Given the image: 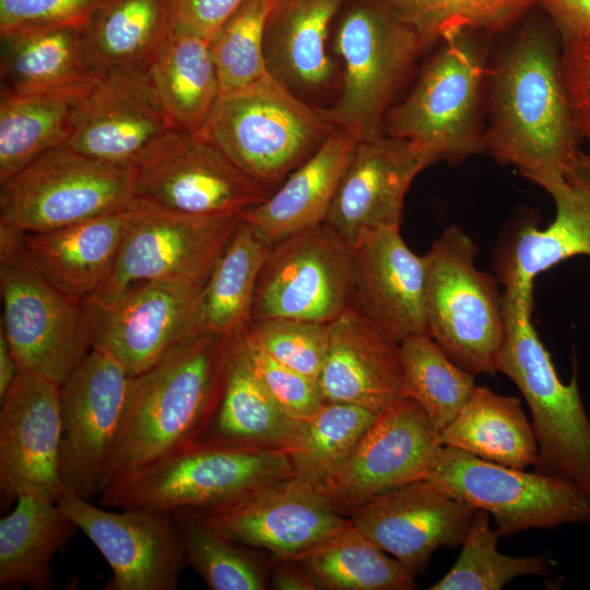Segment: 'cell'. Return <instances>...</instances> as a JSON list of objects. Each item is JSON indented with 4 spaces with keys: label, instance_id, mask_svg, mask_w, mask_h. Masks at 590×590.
<instances>
[{
    "label": "cell",
    "instance_id": "cell-1",
    "mask_svg": "<svg viewBox=\"0 0 590 590\" xmlns=\"http://www.w3.org/2000/svg\"><path fill=\"white\" fill-rule=\"evenodd\" d=\"M484 152L546 191L567 180L580 153L553 26L529 20L487 73Z\"/></svg>",
    "mask_w": 590,
    "mask_h": 590
},
{
    "label": "cell",
    "instance_id": "cell-49",
    "mask_svg": "<svg viewBox=\"0 0 590 590\" xmlns=\"http://www.w3.org/2000/svg\"><path fill=\"white\" fill-rule=\"evenodd\" d=\"M246 0H169L170 31L211 42Z\"/></svg>",
    "mask_w": 590,
    "mask_h": 590
},
{
    "label": "cell",
    "instance_id": "cell-16",
    "mask_svg": "<svg viewBox=\"0 0 590 590\" xmlns=\"http://www.w3.org/2000/svg\"><path fill=\"white\" fill-rule=\"evenodd\" d=\"M240 215L191 216L134 203L111 278L93 298L149 281H206Z\"/></svg>",
    "mask_w": 590,
    "mask_h": 590
},
{
    "label": "cell",
    "instance_id": "cell-30",
    "mask_svg": "<svg viewBox=\"0 0 590 590\" xmlns=\"http://www.w3.org/2000/svg\"><path fill=\"white\" fill-rule=\"evenodd\" d=\"M556 208L545 228H520L497 260L504 290L533 293L538 274L574 256L590 257V191L568 180L547 191Z\"/></svg>",
    "mask_w": 590,
    "mask_h": 590
},
{
    "label": "cell",
    "instance_id": "cell-7",
    "mask_svg": "<svg viewBox=\"0 0 590 590\" xmlns=\"http://www.w3.org/2000/svg\"><path fill=\"white\" fill-rule=\"evenodd\" d=\"M1 329L21 371L58 385L92 350L86 302L54 286L30 257L23 234L0 228Z\"/></svg>",
    "mask_w": 590,
    "mask_h": 590
},
{
    "label": "cell",
    "instance_id": "cell-17",
    "mask_svg": "<svg viewBox=\"0 0 590 590\" xmlns=\"http://www.w3.org/2000/svg\"><path fill=\"white\" fill-rule=\"evenodd\" d=\"M57 504L111 569L106 590H175L187 566L172 511L110 509L64 491Z\"/></svg>",
    "mask_w": 590,
    "mask_h": 590
},
{
    "label": "cell",
    "instance_id": "cell-11",
    "mask_svg": "<svg viewBox=\"0 0 590 590\" xmlns=\"http://www.w3.org/2000/svg\"><path fill=\"white\" fill-rule=\"evenodd\" d=\"M424 479L487 511L499 536L528 529L590 524V497L573 484L536 471L493 463L456 448L438 446Z\"/></svg>",
    "mask_w": 590,
    "mask_h": 590
},
{
    "label": "cell",
    "instance_id": "cell-33",
    "mask_svg": "<svg viewBox=\"0 0 590 590\" xmlns=\"http://www.w3.org/2000/svg\"><path fill=\"white\" fill-rule=\"evenodd\" d=\"M437 445L516 469L534 467L539 450L520 399L476 385L453 421L438 432Z\"/></svg>",
    "mask_w": 590,
    "mask_h": 590
},
{
    "label": "cell",
    "instance_id": "cell-10",
    "mask_svg": "<svg viewBox=\"0 0 590 590\" xmlns=\"http://www.w3.org/2000/svg\"><path fill=\"white\" fill-rule=\"evenodd\" d=\"M133 203L132 166L99 161L64 144L0 184V228L49 232Z\"/></svg>",
    "mask_w": 590,
    "mask_h": 590
},
{
    "label": "cell",
    "instance_id": "cell-41",
    "mask_svg": "<svg viewBox=\"0 0 590 590\" xmlns=\"http://www.w3.org/2000/svg\"><path fill=\"white\" fill-rule=\"evenodd\" d=\"M400 357L409 397L421 404L440 432L470 398L475 376L457 365L428 334L403 340Z\"/></svg>",
    "mask_w": 590,
    "mask_h": 590
},
{
    "label": "cell",
    "instance_id": "cell-2",
    "mask_svg": "<svg viewBox=\"0 0 590 590\" xmlns=\"http://www.w3.org/2000/svg\"><path fill=\"white\" fill-rule=\"evenodd\" d=\"M232 340L192 334L130 377L111 479L201 437L222 394Z\"/></svg>",
    "mask_w": 590,
    "mask_h": 590
},
{
    "label": "cell",
    "instance_id": "cell-47",
    "mask_svg": "<svg viewBox=\"0 0 590 590\" xmlns=\"http://www.w3.org/2000/svg\"><path fill=\"white\" fill-rule=\"evenodd\" d=\"M106 0H0V35L43 27H81Z\"/></svg>",
    "mask_w": 590,
    "mask_h": 590
},
{
    "label": "cell",
    "instance_id": "cell-12",
    "mask_svg": "<svg viewBox=\"0 0 590 590\" xmlns=\"http://www.w3.org/2000/svg\"><path fill=\"white\" fill-rule=\"evenodd\" d=\"M134 203L191 215H240L271 189L200 133L172 129L133 164Z\"/></svg>",
    "mask_w": 590,
    "mask_h": 590
},
{
    "label": "cell",
    "instance_id": "cell-13",
    "mask_svg": "<svg viewBox=\"0 0 590 590\" xmlns=\"http://www.w3.org/2000/svg\"><path fill=\"white\" fill-rule=\"evenodd\" d=\"M129 384L118 362L92 349L60 386L59 468L66 491L91 500L110 481Z\"/></svg>",
    "mask_w": 590,
    "mask_h": 590
},
{
    "label": "cell",
    "instance_id": "cell-23",
    "mask_svg": "<svg viewBox=\"0 0 590 590\" xmlns=\"http://www.w3.org/2000/svg\"><path fill=\"white\" fill-rule=\"evenodd\" d=\"M476 510L423 479L373 498L349 517L415 577L437 548L462 545Z\"/></svg>",
    "mask_w": 590,
    "mask_h": 590
},
{
    "label": "cell",
    "instance_id": "cell-22",
    "mask_svg": "<svg viewBox=\"0 0 590 590\" xmlns=\"http://www.w3.org/2000/svg\"><path fill=\"white\" fill-rule=\"evenodd\" d=\"M201 514L221 534L276 557H296L352 522L318 486L296 475Z\"/></svg>",
    "mask_w": 590,
    "mask_h": 590
},
{
    "label": "cell",
    "instance_id": "cell-31",
    "mask_svg": "<svg viewBox=\"0 0 590 590\" xmlns=\"http://www.w3.org/2000/svg\"><path fill=\"white\" fill-rule=\"evenodd\" d=\"M344 0H278L266 31L269 71L294 91L316 90L331 78L330 24Z\"/></svg>",
    "mask_w": 590,
    "mask_h": 590
},
{
    "label": "cell",
    "instance_id": "cell-38",
    "mask_svg": "<svg viewBox=\"0 0 590 590\" xmlns=\"http://www.w3.org/2000/svg\"><path fill=\"white\" fill-rule=\"evenodd\" d=\"M317 590H413L414 576L352 522L295 557Z\"/></svg>",
    "mask_w": 590,
    "mask_h": 590
},
{
    "label": "cell",
    "instance_id": "cell-20",
    "mask_svg": "<svg viewBox=\"0 0 590 590\" xmlns=\"http://www.w3.org/2000/svg\"><path fill=\"white\" fill-rule=\"evenodd\" d=\"M0 487L4 499L32 495L58 502L66 488L60 468V385L21 371L0 399Z\"/></svg>",
    "mask_w": 590,
    "mask_h": 590
},
{
    "label": "cell",
    "instance_id": "cell-21",
    "mask_svg": "<svg viewBox=\"0 0 590 590\" xmlns=\"http://www.w3.org/2000/svg\"><path fill=\"white\" fill-rule=\"evenodd\" d=\"M174 128L149 68L117 71L93 76L80 97L66 145L99 161L132 166Z\"/></svg>",
    "mask_w": 590,
    "mask_h": 590
},
{
    "label": "cell",
    "instance_id": "cell-32",
    "mask_svg": "<svg viewBox=\"0 0 590 590\" xmlns=\"http://www.w3.org/2000/svg\"><path fill=\"white\" fill-rule=\"evenodd\" d=\"M76 530L57 502L19 496L0 520V588L51 589V560Z\"/></svg>",
    "mask_w": 590,
    "mask_h": 590
},
{
    "label": "cell",
    "instance_id": "cell-34",
    "mask_svg": "<svg viewBox=\"0 0 590 590\" xmlns=\"http://www.w3.org/2000/svg\"><path fill=\"white\" fill-rule=\"evenodd\" d=\"M148 68L175 128L198 133L221 95L210 42L170 31Z\"/></svg>",
    "mask_w": 590,
    "mask_h": 590
},
{
    "label": "cell",
    "instance_id": "cell-52",
    "mask_svg": "<svg viewBox=\"0 0 590 590\" xmlns=\"http://www.w3.org/2000/svg\"><path fill=\"white\" fill-rule=\"evenodd\" d=\"M20 373L17 361L3 330L0 328V399L5 396Z\"/></svg>",
    "mask_w": 590,
    "mask_h": 590
},
{
    "label": "cell",
    "instance_id": "cell-50",
    "mask_svg": "<svg viewBox=\"0 0 590 590\" xmlns=\"http://www.w3.org/2000/svg\"><path fill=\"white\" fill-rule=\"evenodd\" d=\"M541 5L562 46L590 34V0H545Z\"/></svg>",
    "mask_w": 590,
    "mask_h": 590
},
{
    "label": "cell",
    "instance_id": "cell-19",
    "mask_svg": "<svg viewBox=\"0 0 590 590\" xmlns=\"http://www.w3.org/2000/svg\"><path fill=\"white\" fill-rule=\"evenodd\" d=\"M430 148L381 134L358 141L326 219L349 246L380 228H400L414 178L439 162Z\"/></svg>",
    "mask_w": 590,
    "mask_h": 590
},
{
    "label": "cell",
    "instance_id": "cell-28",
    "mask_svg": "<svg viewBox=\"0 0 590 590\" xmlns=\"http://www.w3.org/2000/svg\"><path fill=\"white\" fill-rule=\"evenodd\" d=\"M298 422L282 410L257 375L244 331L234 335L219 404L198 440L285 451Z\"/></svg>",
    "mask_w": 590,
    "mask_h": 590
},
{
    "label": "cell",
    "instance_id": "cell-14",
    "mask_svg": "<svg viewBox=\"0 0 590 590\" xmlns=\"http://www.w3.org/2000/svg\"><path fill=\"white\" fill-rule=\"evenodd\" d=\"M353 248L328 224L272 244L259 273L251 320L330 323L350 308Z\"/></svg>",
    "mask_w": 590,
    "mask_h": 590
},
{
    "label": "cell",
    "instance_id": "cell-36",
    "mask_svg": "<svg viewBox=\"0 0 590 590\" xmlns=\"http://www.w3.org/2000/svg\"><path fill=\"white\" fill-rule=\"evenodd\" d=\"M272 244L240 217L204 285L196 333L234 337L251 321L260 270Z\"/></svg>",
    "mask_w": 590,
    "mask_h": 590
},
{
    "label": "cell",
    "instance_id": "cell-27",
    "mask_svg": "<svg viewBox=\"0 0 590 590\" xmlns=\"http://www.w3.org/2000/svg\"><path fill=\"white\" fill-rule=\"evenodd\" d=\"M358 141L352 131L338 127L275 191L240 217L271 244L324 223Z\"/></svg>",
    "mask_w": 590,
    "mask_h": 590
},
{
    "label": "cell",
    "instance_id": "cell-46",
    "mask_svg": "<svg viewBox=\"0 0 590 590\" xmlns=\"http://www.w3.org/2000/svg\"><path fill=\"white\" fill-rule=\"evenodd\" d=\"M244 338L257 375L282 410L295 421L314 415L326 402L318 380L268 356L247 340L245 331Z\"/></svg>",
    "mask_w": 590,
    "mask_h": 590
},
{
    "label": "cell",
    "instance_id": "cell-51",
    "mask_svg": "<svg viewBox=\"0 0 590 590\" xmlns=\"http://www.w3.org/2000/svg\"><path fill=\"white\" fill-rule=\"evenodd\" d=\"M269 588L274 590H317L311 577L295 557L271 555Z\"/></svg>",
    "mask_w": 590,
    "mask_h": 590
},
{
    "label": "cell",
    "instance_id": "cell-24",
    "mask_svg": "<svg viewBox=\"0 0 590 590\" xmlns=\"http://www.w3.org/2000/svg\"><path fill=\"white\" fill-rule=\"evenodd\" d=\"M426 266L405 244L400 228H380L354 248L350 307L397 342L428 334L425 309Z\"/></svg>",
    "mask_w": 590,
    "mask_h": 590
},
{
    "label": "cell",
    "instance_id": "cell-9",
    "mask_svg": "<svg viewBox=\"0 0 590 590\" xmlns=\"http://www.w3.org/2000/svg\"><path fill=\"white\" fill-rule=\"evenodd\" d=\"M427 47L418 32L379 0H359L342 16L334 49L343 62L342 91L326 109L359 141L384 134V120Z\"/></svg>",
    "mask_w": 590,
    "mask_h": 590
},
{
    "label": "cell",
    "instance_id": "cell-15",
    "mask_svg": "<svg viewBox=\"0 0 590 590\" xmlns=\"http://www.w3.org/2000/svg\"><path fill=\"white\" fill-rule=\"evenodd\" d=\"M206 281H149L107 299L86 300L92 349L114 358L130 377L142 373L196 334Z\"/></svg>",
    "mask_w": 590,
    "mask_h": 590
},
{
    "label": "cell",
    "instance_id": "cell-43",
    "mask_svg": "<svg viewBox=\"0 0 590 590\" xmlns=\"http://www.w3.org/2000/svg\"><path fill=\"white\" fill-rule=\"evenodd\" d=\"M412 25L428 46L472 30L495 34L512 27L545 0H379Z\"/></svg>",
    "mask_w": 590,
    "mask_h": 590
},
{
    "label": "cell",
    "instance_id": "cell-37",
    "mask_svg": "<svg viewBox=\"0 0 590 590\" xmlns=\"http://www.w3.org/2000/svg\"><path fill=\"white\" fill-rule=\"evenodd\" d=\"M88 84L73 91L0 97V184L48 151L67 144Z\"/></svg>",
    "mask_w": 590,
    "mask_h": 590
},
{
    "label": "cell",
    "instance_id": "cell-45",
    "mask_svg": "<svg viewBox=\"0 0 590 590\" xmlns=\"http://www.w3.org/2000/svg\"><path fill=\"white\" fill-rule=\"evenodd\" d=\"M245 335L274 361L318 380L329 351L330 323L259 318L249 322Z\"/></svg>",
    "mask_w": 590,
    "mask_h": 590
},
{
    "label": "cell",
    "instance_id": "cell-18",
    "mask_svg": "<svg viewBox=\"0 0 590 590\" xmlns=\"http://www.w3.org/2000/svg\"><path fill=\"white\" fill-rule=\"evenodd\" d=\"M435 426L414 399L379 412L349 457L318 486L347 516L373 498L423 480L438 448Z\"/></svg>",
    "mask_w": 590,
    "mask_h": 590
},
{
    "label": "cell",
    "instance_id": "cell-6",
    "mask_svg": "<svg viewBox=\"0 0 590 590\" xmlns=\"http://www.w3.org/2000/svg\"><path fill=\"white\" fill-rule=\"evenodd\" d=\"M477 33L461 30L440 39L410 93L386 115L385 134L426 145L450 164L484 152L488 66Z\"/></svg>",
    "mask_w": 590,
    "mask_h": 590
},
{
    "label": "cell",
    "instance_id": "cell-35",
    "mask_svg": "<svg viewBox=\"0 0 590 590\" xmlns=\"http://www.w3.org/2000/svg\"><path fill=\"white\" fill-rule=\"evenodd\" d=\"M1 96L79 90L90 83L79 58V27L1 34Z\"/></svg>",
    "mask_w": 590,
    "mask_h": 590
},
{
    "label": "cell",
    "instance_id": "cell-29",
    "mask_svg": "<svg viewBox=\"0 0 590 590\" xmlns=\"http://www.w3.org/2000/svg\"><path fill=\"white\" fill-rule=\"evenodd\" d=\"M170 32L169 0H106L79 27L83 71L146 68Z\"/></svg>",
    "mask_w": 590,
    "mask_h": 590
},
{
    "label": "cell",
    "instance_id": "cell-39",
    "mask_svg": "<svg viewBox=\"0 0 590 590\" xmlns=\"http://www.w3.org/2000/svg\"><path fill=\"white\" fill-rule=\"evenodd\" d=\"M187 565L211 590L269 588L270 560L260 550L240 544L214 530L203 515L191 509L172 511Z\"/></svg>",
    "mask_w": 590,
    "mask_h": 590
},
{
    "label": "cell",
    "instance_id": "cell-3",
    "mask_svg": "<svg viewBox=\"0 0 590 590\" xmlns=\"http://www.w3.org/2000/svg\"><path fill=\"white\" fill-rule=\"evenodd\" d=\"M294 475L284 450L197 440L117 473L99 494L98 505L206 512Z\"/></svg>",
    "mask_w": 590,
    "mask_h": 590
},
{
    "label": "cell",
    "instance_id": "cell-5",
    "mask_svg": "<svg viewBox=\"0 0 590 590\" xmlns=\"http://www.w3.org/2000/svg\"><path fill=\"white\" fill-rule=\"evenodd\" d=\"M338 127L272 74L221 94L198 132L244 173L271 189Z\"/></svg>",
    "mask_w": 590,
    "mask_h": 590
},
{
    "label": "cell",
    "instance_id": "cell-42",
    "mask_svg": "<svg viewBox=\"0 0 590 590\" xmlns=\"http://www.w3.org/2000/svg\"><path fill=\"white\" fill-rule=\"evenodd\" d=\"M499 535L491 526V515L477 509L462 542V551L451 569L429 590H500L518 577L550 574L545 554L528 557L498 552Z\"/></svg>",
    "mask_w": 590,
    "mask_h": 590
},
{
    "label": "cell",
    "instance_id": "cell-8",
    "mask_svg": "<svg viewBox=\"0 0 590 590\" xmlns=\"http://www.w3.org/2000/svg\"><path fill=\"white\" fill-rule=\"evenodd\" d=\"M476 255L473 239L455 225L424 255L428 333L464 370L494 376L505 340L503 293L476 268Z\"/></svg>",
    "mask_w": 590,
    "mask_h": 590
},
{
    "label": "cell",
    "instance_id": "cell-26",
    "mask_svg": "<svg viewBox=\"0 0 590 590\" xmlns=\"http://www.w3.org/2000/svg\"><path fill=\"white\" fill-rule=\"evenodd\" d=\"M133 210L134 203L58 229L23 234V241L54 286L86 302L111 278Z\"/></svg>",
    "mask_w": 590,
    "mask_h": 590
},
{
    "label": "cell",
    "instance_id": "cell-44",
    "mask_svg": "<svg viewBox=\"0 0 590 590\" xmlns=\"http://www.w3.org/2000/svg\"><path fill=\"white\" fill-rule=\"evenodd\" d=\"M278 0H246L225 22L210 46L221 94L249 86L267 75L266 31Z\"/></svg>",
    "mask_w": 590,
    "mask_h": 590
},
{
    "label": "cell",
    "instance_id": "cell-48",
    "mask_svg": "<svg viewBox=\"0 0 590 590\" xmlns=\"http://www.w3.org/2000/svg\"><path fill=\"white\" fill-rule=\"evenodd\" d=\"M562 68L576 128L590 145V34L562 46Z\"/></svg>",
    "mask_w": 590,
    "mask_h": 590
},
{
    "label": "cell",
    "instance_id": "cell-4",
    "mask_svg": "<svg viewBox=\"0 0 590 590\" xmlns=\"http://www.w3.org/2000/svg\"><path fill=\"white\" fill-rule=\"evenodd\" d=\"M505 340L498 373L517 386L532 415L534 471L559 477L590 497V417L576 375L564 384L531 321L533 295L503 292Z\"/></svg>",
    "mask_w": 590,
    "mask_h": 590
},
{
    "label": "cell",
    "instance_id": "cell-40",
    "mask_svg": "<svg viewBox=\"0 0 590 590\" xmlns=\"http://www.w3.org/2000/svg\"><path fill=\"white\" fill-rule=\"evenodd\" d=\"M378 413L340 402H324L299 421L285 450L296 476L319 486L352 452Z\"/></svg>",
    "mask_w": 590,
    "mask_h": 590
},
{
    "label": "cell",
    "instance_id": "cell-25",
    "mask_svg": "<svg viewBox=\"0 0 590 590\" xmlns=\"http://www.w3.org/2000/svg\"><path fill=\"white\" fill-rule=\"evenodd\" d=\"M318 384L324 401L376 413L409 397L400 343L351 307L330 322L329 351Z\"/></svg>",
    "mask_w": 590,
    "mask_h": 590
}]
</instances>
